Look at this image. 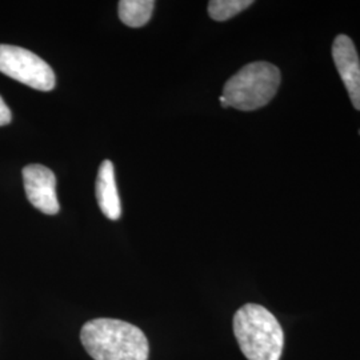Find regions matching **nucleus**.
Wrapping results in <instances>:
<instances>
[{
    "mask_svg": "<svg viewBox=\"0 0 360 360\" xmlns=\"http://www.w3.org/2000/svg\"><path fill=\"white\" fill-rule=\"evenodd\" d=\"M83 347L95 360H148L150 346L142 330L119 319H94L80 331Z\"/></svg>",
    "mask_w": 360,
    "mask_h": 360,
    "instance_id": "obj_1",
    "label": "nucleus"
},
{
    "mask_svg": "<svg viewBox=\"0 0 360 360\" xmlns=\"http://www.w3.org/2000/svg\"><path fill=\"white\" fill-rule=\"evenodd\" d=\"M233 334L248 360H281L283 328L278 319L260 304L248 303L233 315Z\"/></svg>",
    "mask_w": 360,
    "mask_h": 360,
    "instance_id": "obj_2",
    "label": "nucleus"
},
{
    "mask_svg": "<svg viewBox=\"0 0 360 360\" xmlns=\"http://www.w3.org/2000/svg\"><path fill=\"white\" fill-rule=\"evenodd\" d=\"M282 75L276 65L254 62L240 68L224 84L221 98L227 107L254 111L270 103L281 86Z\"/></svg>",
    "mask_w": 360,
    "mask_h": 360,
    "instance_id": "obj_3",
    "label": "nucleus"
},
{
    "mask_svg": "<svg viewBox=\"0 0 360 360\" xmlns=\"http://www.w3.org/2000/svg\"><path fill=\"white\" fill-rule=\"evenodd\" d=\"M0 72L39 91H51L56 77L51 67L26 49L0 44Z\"/></svg>",
    "mask_w": 360,
    "mask_h": 360,
    "instance_id": "obj_4",
    "label": "nucleus"
},
{
    "mask_svg": "<svg viewBox=\"0 0 360 360\" xmlns=\"http://www.w3.org/2000/svg\"><path fill=\"white\" fill-rule=\"evenodd\" d=\"M25 190L30 203L47 215H55L60 207L56 195V176L50 168L30 165L23 168Z\"/></svg>",
    "mask_w": 360,
    "mask_h": 360,
    "instance_id": "obj_5",
    "label": "nucleus"
},
{
    "mask_svg": "<svg viewBox=\"0 0 360 360\" xmlns=\"http://www.w3.org/2000/svg\"><path fill=\"white\" fill-rule=\"evenodd\" d=\"M333 59L355 110L360 111V59L354 41L338 35L333 44Z\"/></svg>",
    "mask_w": 360,
    "mask_h": 360,
    "instance_id": "obj_6",
    "label": "nucleus"
},
{
    "mask_svg": "<svg viewBox=\"0 0 360 360\" xmlns=\"http://www.w3.org/2000/svg\"><path fill=\"white\" fill-rule=\"evenodd\" d=\"M95 190L98 205L104 215L111 220L120 218L122 205L116 188L115 169L111 160H104L101 165Z\"/></svg>",
    "mask_w": 360,
    "mask_h": 360,
    "instance_id": "obj_7",
    "label": "nucleus"
},
{
    "mask_svg": "<svg viewBox=\"0 0 360 360\" xmlns=\"http://www.w3.org/2000/svg\"><path fill=\"white\" fill-rule=\"evenodd\" d=\"M155 3L153 0H122L119 1V18L126 26H144L151 19Z\"/></svg>",
    "mask_w": 360,
    "mask_h": 360,
    "instance_id": "obj_8",
    "label": "nucleus"
},
{
    "mask_svg": "<svg viewBox=\"0 0 360 360\" xmlns=\"http://www.w3.org/2000/svg\"><path fill=\"white\" fill-rule=\"evenodd\" d=\"M252 0H212L208 3V13L217 22H226L252 6Z\"/></svg>",
    "mask_w": 360,
    "mask_h": 360,
    "instance_id": "obj_9",
    "label": "nucleus"
},
{
    "mask_svg": "<svg viewBox=\"0 0 360 360\" xmlns=\"http://www.w3.org/2000/svg\"><path fill=\"white\" fill-rule=\"evenodd\" d=\"M13 115H11V110L8 108V105L3 101V98L0 96V127L6 126L11 122Z\"/></svg>",
    "mask_w": 360,
    "mask_h": 360,
    "instance_id": "obj_10",
    "label": "nucleus"
}]
</instances>
